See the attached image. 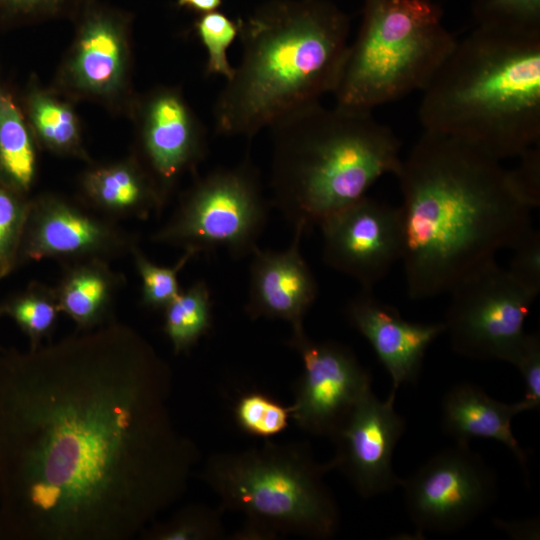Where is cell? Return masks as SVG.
Returning a JSON list of instances; mask_svg holds the SVG:
<instances>
[{
	"instance_id": "19",
	"label": "cell",
	"mask_w": 540,
	"mask_h": 540,
	"mask_svg": "<svg viewBox=\"0 0 540 540\" xmlns=\"http://www.w3.org/2000/svg\"><path fill=\"white\" fill-rule=\"evenodd\" d=\"M79 186L83 203L110 219H147L164 208L151 177L136 155L90 166L82 173Z\"/></svg>"
},
{
	"instance_id": "5",
	"label": "cell",
	"mask_w": 540,
	"mask_h": 540,
	"mask_svg": "<svg viewBox=\"0 0 540 540\" xmlns=\"http://www.w3.org/2000/svg\"><path fill=\"white\" fill-rule=\"evenodd\" d=\"M269 128L270 203L304 234L402 164L400 140L372 112L316 102Z\"/></svg>"
},
{
	"instance_id": "27",
	"label": "cell",
	"mask_w": 540,
	"mask_h": 540,
	"mask_svg": "<svg viewBox=\"0 0 540 540\" xmlns=\"http://www.w3.org/2000/svg\"><path fill=\"white\" fill-rule=\"evenodd\" d=\"M476 27L522 34H540V0H473Z\"/></svg>"
},
{
	"instance_id": "36",
	"label": "cell",
	"mask_w": 540,
	"mask_h": 540,
	"mask_svg": "<svg viewBox=\"0 0 540 540\" xmlns=\"http://www.w3.org/2000/svg\"><path fill=\"white\" fill-rule=\"evenodd\" d=\"M498 525L504 529L511 537L517 538H531L530 536L539 535L538 522L535 520L516 521V522H504L497 521Z\"/></svg>"
},
{
	"instance_id": "11",
	"label": "cell",
	"mask_w": 540,
	"mask_h": 540,
	"mask_svg": "<svg viewBox=\"0 0 540 540\" xmlns=\"http://www.w3.org/2000/svg\"><path fill=\"white\" fill-rule=\"evenodd\" d=\"M407 513L417 532L465 528L494 502L495 472L467 443L439 451L401 479Z\"/></svg>"
},
{
	"instance_id": "35",
	"label": "cell",
	"mask_w": 540,
	"mask_h": 540,
	"mask_svg": "<svg viewBox=\"0 0 540 540\" xmlns=\"http://www.w3.org/2000/svg\"><path fill=\"white\" fill-rule=\"evenodd\" d=\"M520 164L513 169L520 186L534 204H540V149L539 144L519 156Z\"/></svg>"
},
{
	"instance_id": "20",
	"label": "cell",
	"mask_w": 540,
	"mask_h": 540,
	"mask_svg": "<svg viewBox=\"0 0 540 540\" xmlns=\"http://www.w3.org/2000/svg\"><path fill=\"white\" fill-rule=\"evenodd\" d=\"M527 411L522 401L504 403L471 383L452 386L441 404V428L456 443L486 438L506 445L527 471L526 455L512 432L513 418Z\"/></svg>"
},
{
	"instance_id": "26",
	"label": "cell",
	"mask_w": 540,
	"mask_h": 540,
	"mask_svg": "<svg viewBox=\"0 0 540 540\" xmlns=\"http://www.w3.org/2000/svg\"><path fill=\"white\" fill-rule=\"evenodd\" d=\"M222 510L203 504L180 508L168 519L154 521L140 536L147 540H220L225 538Z\"/></svg>"
},
{
	"instance_id": "32",
	"label": "cell",
	"mask_w": 540,
	"mask_h": 540,
	"mask_svg": "<svg viewBox=\"0 0 540 540\" xmlns=\"http://www.w3.org/2000/svg\"><path fill=\"white\" fill-rule=\"evenodd\" d=\"M89 0H0V18L9 23H35L77 16Z\"/></svg>"
},
{
	"instance_id": "2",
	"label": "cell",
	"mask_w": 540,
	"mask_h": 540,
	"mask_svg": "<svg viewBox=\"0 0 540 540\" xmlns=\"http://www.w3.org/2000/svg\"><path fill=\"white\" fill-rule=\"evenodd\" d=\"M396 177L411 299L449 292L532 229L535 206L513 171L453 138L424 131Z\"/></svg>"
},
{
	"instance_id": "12",
	"label": "cell",
	"mask_w": 540,
	"mask_h": 540,
	"mask_svg": "<svg viewBox=\"0 0 540 540\" xmlns=\"http://www.w3.org/2000/svg\"><path fill=\"white\" fill-rule=\"evenodd\" d=\"M303 363L294 385L291 419L304 432L331 437L363 394L371 389V375L354 352L336 341H315L304 327L287 340Z\"/></svg>"
},
{
	"instance_id": "34",
	"label": "cell",
	"mask_w": 540,
	"mask_h": 540,
	"mask_svg": "<svg viewBox=\"0 0 540 540\" xmlns=\"http://www.w3.org/2000/svg\"><path fill=\"white\" fill-rule=\"evenodd\" d=\"M512 365L520 371L525 394L521 400L527 411L536 409L540 404V338L537 333L526 334L524 342Z\"/></svg>"
},
{
	"instance_id": "13",
	"label": "cell",
	"mask_w": 540,
	"mask_h": 540,
	"mask_svg": "<svg viewBox=\"0 0 540 540\" xmlns=\"http://www.w3.org/2000/svg\"><path fill=\"white\" fill-rule=\"evenodd\" d=\"M136 157L165 206L180 179L208 152L207 132L180 89L158 86L135 101Z\"/></svg>"
},
{
	"instance_id": "30",
	"label": "cell",
	"mask_w": 540,
	"mask_h": 540,
	"mask_svg": "<svg viewBox=\"0 0 540 540\" xmlns=\"http://www.w3.org/2000/svg\"><path fill=\"white\" fill-rule=\"evenodd\" d=\"M237 426L245 433L269 438L284 431L291 419L290 407H286L265 393H244L234 407Z\"/></svg>"
},
{
	"instance_id": "33",
	"label": "cell",
	"mask_w": 540,
	"mask_h": 540,
	"mask_svg": "<svg viewBox=\"0 0 540 540\" xmlns=\"http://www.w3.org/2000/svg\"><path fill=\"white\" fill-rule=\"evenodd\" d=\"M515 254L508 270L537 295L540 292V233L531 229L513 248Z\"/></svg>"
},
{
	"instance_id": "15",
	"label": "cell",
	"mask_w": 540,
	"mask_h": 540,
	"mask_svg": "<svg viewBox=\"0 0 540 540\" xmlns=\"http://www.w3.org/2000/svg\"><path fill=\"white\" fill-rule=\"evenodd\" d=\"M318 226L324 263L352 277L365 290H371L402 259L404 238L399 207L366 195Z\"/></svg>"
},
{
	"instance_id": "7",
	"label": "cell",
	"mask_w": 540,
	"mask_h": 540,
	"mask_svg": "<svg viewBox=\"0 0 540 540\" xmlns=\"http://www.w3.org/2000/svg\"><path fill=\"white\" fill-rule=\"evenodd\" d=\"M442 15L432 0H365L332 92L335 105L372 112L423 91L458 41Z\"/></svg>"
},
{
	"instance_id": "18",
	"label": "cell",
	"mask_w": 540,
	"mask_h": 540,
	"mask_svg": "<svg viewBox=\"0 0 540 540\" xmlns=\"http://www.w3.org/2000/svg\"><path fill=\"white\" fill-rule=\"evenodd\" d=\"M285 250H262L251 254L249 289L245 312L252 319H280L291 329L304 327L303 320L318 296L317 280L301 252L304 233L296 228Z\"/></svg>"
},
{
	"instance_id": "17",
	"label": "cell",
	"mask_w": 540,
	"mask_h": 540,
	"mask_svg": "<svg viewBox=\"0 0 540 540\" xmlns=\"http://www.w3.org/2000/svg\"><path fill=\"white\" fill-rule=\"evenodd\" d=\"M350 324L369 342L392 379V391L414 384L422 370L428 347L445 332L444 322L413 323L393 306L362 291L346 305Z\"/></svg>"
},
{
	"instance_id": "3",
	"label": "cell",
	"mask_w": 540,
	"mask_h": 540,
	"mask_svg": "<svg viewBox=\"0 0 540 540\" xmlns=\"http://www.w3.org/2000/svg\"><path fill=\"white\" fill-rule=\"evenodd\" d=\"M242 56L213 109L221 136L252 138L337 84L350 19L328 0H268L238 20Z\"/></svg>"
},
{
	"instance_id": "10",
	"label": "cell",
	"mask_w": 540,
	"mask_h": 540,
	"mask_svg": "<svg viewBox=\"0 0 540 540\" xmlns=\"http://www.w3.org/2000/svg\"><path fill=\"white\" fill-rule=\"evenodd\" d=\"M76 31L54 89L69 99L133 110L131 18L89 0L78 13Z\"/></svg>"
},
{
	"instance_id": "14",
	"label": "cell",
	"mask_w": 540,
	"mask_h": 540,
	"mask_svg": "<svg viewBox=\"0 0 540 540\" xmlns=\"http://www.w3.org/2000/svg\"><path fill=\"white\" fill-rule=\"evenodd\" d=\"M113 219L61 195L30 198L22 233L18 267L55 259L65 264L101 258L108 260L135 245Z\"/></svg>"
},
{
	"instance_id": "22",
	"label": "cell",
	"mask_w": 540,
	"mask_h": 540,
	"mask_svg": "<svg viewBox=\"0 0 540 540\" xmlns=\"http://www.w3.org/2000/svg\"><path fill=\"white\" fill-rule=\"evenodd\" d=\"M69 100L32 79L26 87L22 108L39 146L59 156L91 162L78 115Z\"/></svg>"
},
{
	"instance_id": "1",
	"label": "cell",
	"mask_w": 540,
	"mask_h": 540,
	"mask_svg": "<svg viewBox=\"0 0 540 540\" xmlns=\"http://www.w3.org/2000/svg\"><path fill=\"white\" fill-rule=\"evenodd\" d=\"M172 370L108 321L0 352V525L8 540H132L186 492L199 453Z\"/></svg>"
},
{
	"instance_id": "9",
	"label": "cell",
	"mask_w": 540,
	"mask_h": 540,
	"mask_svg": "<svg viewBox=\"0 0 540 540\" xmlns=\"http://www.w3.org/2000/svg\"><path fill=\"white\" fill-rule=\"evenodd\" d=\"M449 292L444 324L452 349L469 359L512 364L537 294L495 259L470 271Z\"/></svg>"
},
{
	"instance_id": "38",
	"label": "cell",
	"mask_w": 540,
	"mask_h": 540,
	"mask_svg": "<svg viewBox=\"0 0 540 540\" xmlns=\"http://www.w3.org/2000/svg\"><path fill=\"white\" fill-rule=\"evenodd\" d=\"M0 539H2L1 525H0Z\"/></svg>"
},
{
	"instance_id": "37",
	"label": "cell",
	"mask_w": 540,
	"mask_h": 540,
	"mask_svg": "<svg viewBox=\"0 0 540 540\" xmlns=\"http://www.w3.org/2000/svg\"><path fill=\"white\" fill-rule=\"evenodd\" d=\"M222 3L223 0H177L179 7L191 10L198 15L218 10Z\"/></svg>"
},
{
	"instance_id": "24",
	"label": "cell",
	"mask_w": 540,
	"mask_h": 540,
	"mask_svg": "<svg viewBox=\"0 0 540 540\" xmlns=\"http://www.w3.org/2000/svg\"><path fill=\"white\" fill-rule=\"evenodd\" d=\"M213 303L204 280H197L163 309V330L176 354L189 351L212 327Z\"/></svg>"
},
{
	"instance_id": "23",
	"label": "cell",
	"mask_w": 540,
	"mask_h": 540,
	"mask_svg": "<svg viewBox=\"0 0 540 540\" xmlns=\"http://www.w3.org/2000/svg\"><path fill=\"white\" fill-rule=\"evenodd\" d=\"M38 146L22 105L0 81V183L29 197L38 174Z\"/></svg>"
},
{
	"instance_id": "4",
	"label": "cell",
	"mask_w": 540,
	"mask_h": 540,
	"mask_svg": "<svg viewBox=\"0 0 540 540\" xmlns=\"http://www.w3.org/2000/svg\"><path fill=\"white\" fill-rule=\"evenodd\" d=\"M422 93L424 131L519 157L540 142V34L475 27Z\"/></svg>"
},
{
	"instance_id": "25",
	"label": "cell",
	"mask_w": 540,
	"mask_h": 540,
	"mask_svg": "<svg viewBox=\"0 0 540 540\" xmlns=\"http://www.w3.org/2000/svg\"><path fill=\"white\" fill-rule=\"evenodd\" d=\"M60 309L53 287L33 281L0 302V317L10 318L29 339V347L43 344L53 331Z\"/></svg>"
},
{
	"instance_id": "29",
	"label": "cell",
	"mask_w": 540,
	"mask_h": 540,
	"mask_svg": "<svg viewBox=\"0 0 540 540\" xmlns=\"http://www.w3.org/2000/svg\"><path fill=\"white\" fill-rule=\"evenodd\" d=\"M130 253L141 279V304L148 309L163 310L180 293L178 274L194 254L184 251L173 266L166 267L150 261L136 244Z\"/></svg>"
},
{
	"instance_id": "21",
	"label": "cell",
	"mask_w": 540,
	"mask_h": 540,
	"mask_svg": "<svg viewBox=\"0 0 540 540\" xmlns=\"http://www.w3.org/2000/svg\"><path fill=\"white\" fill-rule=\"evenodd\" d=\"M124 277L116 273L108 260L92 258L66 264L54 287L61 313L79 330L96 328L108 322L109 313Z\"/></svg>"
},
{
	"instance_id": "31",
	"label": "cell",
	"mask_w": 540,
	"mask_h": 540,
	"mask_svg": "<svg viewBox=\"0 0 540 540\" xmlns=\"http://www.w3.org/2000/svg\"><path fill=\"white\" fill-rule=\"evenodd\" d=\"M29 200L0 183V281L18 268Z\"/></svg>"
},
{
	"instance_id": "8",
	"label": "cell",
	"mask_w": 540,
	"mask_h": 540,
	"mask_svg": "<svg viewBox=\"0 0 540 540\" xmlns=\"http://www.w3.org/2000/svg\"><path fill=\"white\" fill-rule=\"evenodd\" d=\"M270 205L259 171L247 155L234 166L197 177L151 240L194 256L224 250L242 259L258 248Z\"/></svg>"
},
{
	"instance_id": "28",
	"label": "cell",
	"mask_w": 540,
	"mask_h": 540,
	"mask_svg": "<svg viewBox=\"0 0 540 540\" xmlns=\"http://www.w3.org/2000/svg\"><path fill=\"white\" fill-rule=\"evenodd\" d=\"M194 29L207 53L205 73L229 79L234 67L228 60L227 52L239 35L238 20L235 21L219 10L199 14Z\"/></svg>"
},
{
	"instance_id": "16",
	"label": "cell",
	"mask_w": 540,
	"mask_h": 540,
	"mask_svg": "<svg viewBox=\"0 0 540 540\" xmlns=\"http://www.w3.org/2000/svg\"><path fill=\"white\" fill-rule=\"evenodd\" d=\"M395 391L385 401L366 391L330 437L335 455L330 460L363 498L400 486L392 467L393 451L405 430L394 409Z\"/></svg>"
},
{
	"instance_id": "6",
	"label": "cell",
	"mask_w": 540,
	"mask_h": 540,
	"mask_svg": "<svg viewBox=\"0 0 540 540\" xmlns=\"http://www.w3.org/2000/svg\"><path fill=\"white\" fill-rule=\"evenodd\" d=\"M331 470L330 461L315 459L308 442L265 441L212 454L200 477L219 498L222 511L245 517L229 539H329L340 524L337 503L324 481Z\"/></svg>"
}]
</instances>
